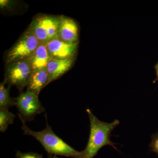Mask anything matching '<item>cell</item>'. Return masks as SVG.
Returning <instances> with one entry per match:
<instances>
[{"label":"cell","mask_w":158,"mask_h":158,"mask_svg":"<svg viewBox=\"0 0 158 158\" xmlns=\"http://www.w3.org/2000/svg\"><path fill=\"white\" fill-rule=\"evenodd\" d=\"M89 116L90 123V135L88 144L82 152L84 158H93L99 151L106 146H111L116 151L115 143L111 141V133L120 123L118 119L112 123L104 122L100 120L92 113L91 110H86Z\"/></svg>","instance_id":"6da1fadb"},{"label":"cell","mask_w":158,"mask_h":158,"mask_svg":"<svg viewBox=\"0 0 158 158\" xmlns=\"http://www.w3.org/2000/svg\"><path fill=\"white\" fill-rule=\"evenodd\" d=\"M46 125L44 129L40 131H32L26 124V122L19 118L22 123V130L24 135L34 137L39 141L47 152L50 155L63 156L73 158H84L82 151L79 152L67 144L54 132L48 124L45 114Z\"/></svg>","instance_id":"7a4b0ae2"},{"label":"cell","mask_w":158,"mask_h":158,"mask_svg":"<svg viewBox=\"0 0 158 158\" xmlns=\"http://www.w3.org/2000/svg\"><path fill=\"white\" fill-rule=\"evenodd\" d=\"M59 17L42 15L33 20L29 27L40 44H46L57 38Z\"/></svg>","instance_id":"3957f363"},{"label":"cell","mask_w":158,"mask_h":158,"mask_svg":"<svg viewBox=\"0 0 158 158\" xmlns=\"http://www.w3.org/2000/svg\"><path fill=\"white\" fill-rule=\"evenodd\" d=\"M40 44L38 40L28 29L9 50L7 54V64L29 59Z\"/></svg>","instance_id":"277c9868"},{"label":"cell","mask_w":158,"mask_h":158,"mask_svg":"<svg viewBox=\"0 0 158 158\" xmlns=\"http://www.w3.org/2000/svg\"><path fill=\"white\" fill-rule=\"evenodd\" d=\"M33 69L27 59L20 60L8 64L4 82L9 87L14 85L19 90L27 87Z\"/></svg>","instance_id":"5b68a950"},{"label":"cell","mask_w":158,"mask_h":158,"mask_svg":"<svg viewBox=\"0 0 158 158\" xmlns=\"http://www.w3.org/2000/svg\"><path fill=\"white\" fill-rule=\"evenodd\" d=\"M16 106L19 113V118L25 122L34 120L37 115L44 112V108L38 98V95L27 90L15 98Z\"/></svg>","instance_id":"8992f818"},{"label":"cell","mask_w":158,"mask_h":158,"mask_svg":"<svg viewBox=\"0 0 158 158\" xmlns=\"http://www.w3.org/2000/svg\"><path fill=\"white\" fill-rule=\"evenodd\" d=\"M79 42L69 44L58 38H55L46 44L51 59L62 60L74 58Z\"/></svg>","instance_id":"52a82bcc"},{"label":"cell","mask_w":158,"mask_h":158,"mask_svg":"<svg viewBox=\"0 0 158 158\" xmlns=\"http://www.w3.org/2000/svg\"><path fill=\"white\" fill-rule=\"evenodd\" d=\"M57 38L69 44L79 42V28L76 22L64 15L59 17Z\"/></svg>","instance_id":"ba28073f"},{"label":"cell","mask_w":158,"mask_h":158,"mask_svg":"<svg viewBox=\"0 0 158 158\" xmlns=\"http://www.w3.org/2000/svg\"><path fill=\"white\" fill-rule=\"evenodd\" d=\"M75 58L62 60L51 59L47 66L49 75V84L64 74L72 66Z\"/></svg>","instance_id":"9c48e42d"},{"label":"cell","mask_w":158,"mask_h":158,"mask_svg":"<svg viewBox=\"0 0 158 158\" xmlns=\"http://www.w3.org/2000/svg\"><path fill=\"white\" fill-rule=\"evenodd\" d=\"M51 58L45 44H40L33 55L27 59L33 71L46 69Z\"/></svg>","instance_id":"30bf717a"},{"label":"cell","mask_w":158,"mask_h":158,"mask_svg":"<svg viewBox=\"0 0 158 158\" xmlns=\"http://www.w3.org/2000/svg\"><path fill=\"white\" fill-rule=\"evenodd\" d=\"M49 75L46 69L34 71L29 81L27 90L39 95L41 90L49 84Z\"/></svg>","instance_id":"8fae6325"},{"label":"cell","mask_w":158,"mask_h":158,"mask_svg":"<svg viewBox=\"0 0 158 158\" xmlns=\"http://www.w3.org/2000/svg\"><path fill=\"white\" fill-rule=\"evenodd\" d=\"M3 82L0 85V110H9L11 106H16L15 98H12L9 95V86L5 87Z\"/></svg>","instance_id":"7c38bea8"},{"label":"cell","mask_w":158,"mask_h":158,"mask_svg":"<svg viewBox=\"0 0 158 158\" xmlns=\"http://www.w3.org/2000/svg\"><path fill=\"white\" fill-rule=\"evenodd\" d=\"M15 116L9 110H0V131L4 133L9 125L13 124Z\"/></svg>","instance_id":"4fadbf2b"},{"label":"cell","mask_w":158,"mask_h":158,"mask_svg":"<svg viewBox=\"0 0 158 158\" xmlns=\"http://www.w3.org/2000/svg\"><path fill=\"white\" fill-rule=\"evenodd\" d=\"M16 157L17 158H43L42 154H39L34 152H22L19 151H18L16 153ZM49 158H57L56 156L52 157L51 155V156Z\"/></svg>","instance_id":"5bb4252c"},{"label":"cell","mask_w":158,"mask_h":158,"mask_svg":"<svg viewBox=\"0 0 158 158\" xmlns=\"http://www.w3.org/2000/svg\"><path fill=\"white\" fill-rule=\"evenodd\" d=\"M149 147L151 148V151L156 153L158 156V133L153 134L152 135L151 141Z\"/></svg>","instance_id":"9a60e30c"},{"label":"cell","mask_w":158,"mask_h":158,"mask_svg":"<svg viewBox=\"0 0 158 158\" xmlns=\"http://www.w3.org/2000/svg\"><path fill=\"white\" fill-rule=\"evenodd\" d=\"M155 69L156 70V78L154 81L153 83H155L156 82L158 81V62L155 65Z\"/></svg>","instance_id":"2e32d148"}]
</instances>
